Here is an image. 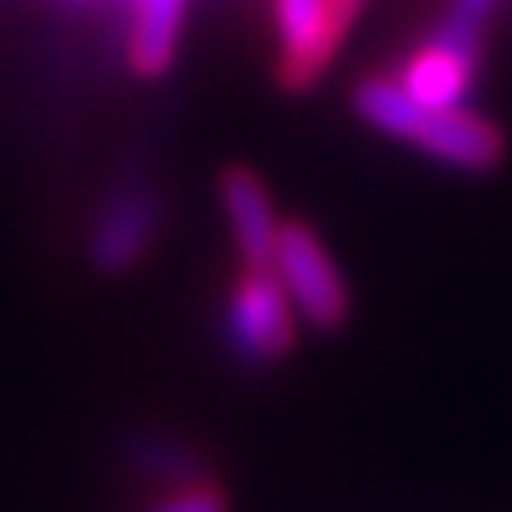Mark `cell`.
I'll return each instance as SVG.
<instances>
[{"label": "cell", "mask_w": 512, "mask_h": 512, "mask_svg": "<svg viewBox=\"0 0 512 512\" xmlns=\"http://www.w3.org/2000/svg\"><path fill=\"white\" fill-rule=\"evenodd\" d=\"M355 111L389 137L414 141L419 150L444 158L461 171H491L504 158V133L483 116H470L466 107L457 111H427L414 103L402 82L389 77H367L355 90Z\"/></svg>", "instance_id": "6da1fadb"}, {"label": "cell", "mask_w": 512, "mask_h": 512, "mask_svg": "<svg viewBox=\"0 0 512 512\" xmlns=\"http://www.w3.org/2000/svg\"><path fill=\"white\" fill-rule=\"evenodd\" d=\"M483 56V26L448 18L406 64L402 86L427 111H457L474 86V64Z\"/></svg>", "instance_id": "7a4b0ae2"}, {"label": "cell", "mask_w": 512, "mask_h": 512, "mask_svg": "<svg viewBox=\"0 0 512 512\" xmlns=\"http://www.w3.org/2000/svg\"><path fill=\"white\" fill-rule=\"evenodd\" d=\"M227 333L231 346L252 363H269L291 350V295H286L274 269H244V278L231 295Z\"/></svg>", "instance_id": "3957f363"}, {"label": "cell", "mask_w": 512, "mask_h": 512, "mask_svg": "<svg viewBox=\"0 0 512 512\" xmlns=\"http://www.w3.org/2000/svg\"><path fill=\"white\" fill-rule=\"evenodd\" d=\"M274 265H278L286 295H291L295 308L303 312V320H312L316 329L342 325L346 320V286L308 227L286 222L282 235H278V261Z\"/></svg>", "instance_id": "277c9868"}, {"label": "cell", "mask_w": 512, "mask_h": 512, "mask_svg": "<svg viewBox=\"0 0 512 512\" xmlns=\"http://www.w3.org/2000/svg\"><path fill=\"white\" fill-rule=\"evenodd\" d=\"M158 227V197L141 184H124L107 197L90 231V261L103 274H124L137 261Z\"/></svg>", "instance_id": "5b68a950"}, {"label": "cell", "mask_w": 512, "mask_h": 512, "mask_svg": "<svg viewBox=\"0 0 512 512\" xmlns=\"http://www.w3.org/2000/svg\"><path fill=\"white\" fill-rule=\"evenodd\" d=\"M222 205H227V218L235 227V244L244 252V265L274 269L282 227L274 222V210H269L261 180H256L248 167H227V175H222Z\"/></svg>", "instance_id": "8992f818"}, {"label": "cell", "mask_w": 512, "mask_h": 512, "mask_svg": "<svg viewBox=\"0 0 512 512\" xmlns=\"http://www.w3.org/2000/svg\"><path fill=\"white\" fill-rule=\"evenodd\" d=\"M188 0H133V35H128V60L137 73L158 77L175 56Z\"/></svg>", "instance_id": "52a82bcc"}, {"label": "cell", "mask_w": 512, "mask_h": 512, "mask_svg": "<svg viewBox=\"0 0 512 512\" xmlns=\"http://www.w3.org/2000/svg\"><path fill=\"white\" fill-rule=\"evenodd\" d=\"M359 9H363V0H325V13H320L312 39L303 43L299 52L282 56V82L295 86V90L316 82V77L329 69V60H333V52H338V43L346 39V30H350V22H355Z\"/></svg>", "instance_id": "ba28073f"}, {"label": "cell", "mask_w": 512, "mask_h": 512, "mask_svg": "<svg viewBox=\"0 0 512 512\" xmlns=\"http://www.w3.org/2000/svg\"><path fill=\"white\" fill-rule=\"evenodd\" d=\"M133 457H137L141 470H150V474H158V478H175V483L201 487V478H205V466L188 453L184 444H167V440L141 436L137 448H133Z\"/></svg>", "instance_id": "9c48e42d"}, {"label": "cell", "mask_w": 512, "mask_h": 512, "mask_svg": "<svg viewBox=\"0 0 512 512\" xmlns=\"http://www.w3.org/2000/svg\"><path fill=\"white\" fill-rule=\"evenodd\" d=\"M325 13V0H278V30H282V56L299 52L312 39V30Z\"/></svg>", "instance_id": "30bf717a"}, {"label": "cell", "mask_w": 512, "mask_h": 512, "mask_svg": "<svg viewBox=\"0 0 512 512\" xmlns=\"http://www.w3.org/2000/svg\"><path fill=\"white\" fill-rule=\"evenodd\" d=\"M150 512H227V495H222L218 487H188L180 495H171V500L154 504Z\"/></svg>", "instance_id": "8fae6325"}, {"label": "cell", "mask_w": 512, "mask_h": 512, "mask_svg": "<svg viewBox=\"0 0 512 512\" xmlns=\"http://www.w3.org/2000/svg\"><path fill=\"white\" fill-rule=\"evenodd\" d=\"M495 5H500V0H453L448 18H461V22H470V26H483L491 18Z\"/></svg>", "instance_id": "7c38bea8"}, {"label": "cell", "mask_w": 512, "mask_h": 512, "mask_svg": "<svg viewBox=\"0 0 512 512\" xmlns=\"http://www.w3.org/2000/svg\"><path fill=\"white\" fill-rule=\"evenodd\" d=\"M69 5H90V0H69Z\"/></svg>", "instance_id": "4fadbf2b"}]
</instances>
